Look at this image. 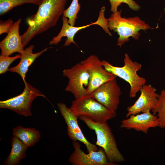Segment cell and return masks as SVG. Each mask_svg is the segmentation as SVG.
Segmentation results:
<instances>
[{"instance_id": "obj_16", "label": "cell", "mask_w": 165, "mask_h": 165, "mask_svg": "<svg viewBox=\"0 0 165 165\" xmlns=\"http://www.w3.org/2000/svg\"><path fill=\"white\" fill-rule=\"evenodd\" d=\"M52 47H46L41 51L35 53L33 52L34 46L31 45L26 48L20 54V61L16 66L9 68L8 71L16 73L21 77L24 83L26 74L29 67L34 62L36 59Z\"/></svg>"}, {"instance_id": "obj_2", "label": "cell", "mask_w": 165, "mask_h": 165, "mask_svg": "<svg viewBox=\"0 0 165 165\" xmlns=\"http://www.w3.org/2000/svg\"><path fill=\"white\" fill-rule=\"evenodd\" d=\"M121 10L113 13L108 19L109 29L116 32L119 36L117 45L120 47L132 37L139 38L141 30L145 31L151 28L150 26L138 16L126 18L121 16Z\"/></svg>"}, {"instance_id": "obj_13", "label": "cell", "mask_w": 165, "mask_h": 165, "mask_svg": "<svg viewBox=\"0 0 165 165\" xmlns=\"http://www.w3.org/2000/svg\"><path fill=\"white\" fill-rule=\"evenodd\" d=\"M140 91V96L134 104L127 108V118L132 115L151 111L158 101L159 94L152 85L145 84Z\"/></svg>"}, {"instance_id": "obj_4", "label": "cell", "mask_w": 165, "mask_h": 165, "mask_svg": "<svg viewBox=\"0 0 165 165\" xmlns=\"http://www.w3.org/2000/svg\"><path fill=\"white\" fill-rule=\"evenodd\" d=\"M70 108L79 118L84 116L98 123L107 122L116 116V112L107 108L89 94L73 101Z\"/></svg>"}, {"instance_id": "obj_3", "label": "cell", "mask_w": 165, "mask_h": 165, "mask_svg": "<svg viewBox=\"0 0 165 165\" xmlns=\"http://www.w3.org/2000/svg\"><path fill=\"white\" fill-rule=\"evenodd\" d=\"M88 127L94 130L97 137L96 145L104 150L109 161L112 163L123 162L124 156L119 151L115 137L107 122H95L84 116H80Z\"/></svg>"}, {"instance_id": "obj_10", "label": "cell", "mask_w": 165, "mask_h": 165, "mask_svg": "<svg viewBox=\"0 0 165 165\" xmlns=\"http://www.w3.org/2000/svg\"><path fill=\"white\" fill-rule=\"evenodd\" d=\"M121 94L116 78L103 84L89 95L107 108L116 112Z\"/></svg>"}, {"instance_id": "obj_21", "label": "cell", "mask_w": 165, "mask_h": 165, "mask_svg": "<svg viewBox=\"0 0 165 165\" xmlns=\"http://www.w3.org/2000/svg\"><path fill=\"white\" fill-rule=\"evenodd\" d=\"M79 0H72L69 6L65 9L63 16L68 19L69 24L72 26H74L76 19L78 18L77 15L80 9V5Z\"/></svg>"}, {"instance_id": "obj_11", "label": "cell", "mask_w": 165, "mask_h": 165, "mask_svg": "<svg viewBox=\"0 0 165 165\" xmlns=\"http://www.w3.org/2000/svg\"><path fill=\"white\" fill-rule=\"evenodd\" d=\"M57 106L66 123L67 134L69 138L73 141H79L84 144L88 152L97 151V147L85 137L78 123L79 117L72 113L70 108L62 102L58 103Z\"/></svg>"}, {"instance_id": "obj_7", "label": "cell", "mask_w": 165, "mask_h": 165, "mask_svg": "<svg viewBox=\"0 0 165 165\" xmlns=\"http://www.w3.org/2000/svg\"><path fill=\"white\" fill-rule=\"evenodd\" d=\"M63 75L69 79L65 90L72 93L75 99L87 95L89 75L85 67L80 62L70 68L64 69Z\"/></svg>"}, {"instance_id": "obj_5", "label": "cell", "mask_w": 165, "mask_h": 165, "mask_svg": "<svg viewBox=\"0 0 165 165\" xmlns=\"http://www.w3.org/2000/svg\"><path fill=\"white\" fill-rule=\"evenodd\" d=\"M124 63L123 66L120 67L114 66L105 60L102 61V65L106 71L129 84V96L133 98L136 97L137 93L145 84L146 80L137 74V72L141 69L142 65L137 62L133 61L127 53L125 54Z\"/></svg>"}, {"instance_id": "obj_8", "label": "cell", "mask_w": 165, "mask_h": 165, "mask_svg": "<svg viewBox=\"0 0 165 165\" xmlns=\"http://www.w3.org/2000/svg\"><path fill=\"white\" fill-rule=\"evenodd\" d=\"M86 68L89 75L87 94H89L104 83L117 76L108 72L102 65V61L95 55H91L80 62Z\"/></svg>"}, {"instance_id": "obj_24", "label": "cell", "mask_w": 165, "mask_h": 165, "mask_svg": "<svg viewBox=\"0 0 165 165\" xmlns=\"http://www.w3.org/2000/svg\"><path fill=\"white\" fill-rule=\"evenodd\" d=\"M13 23V21L11 18H9L5 21L0 20V35L4 33H8Z\"/></svg>"}, {"instance_id": "obj_15", "label": "cell", "mask_w": 165, "mask_h": 165, "mask_svg": "<svg viewBox=\"0 0 165 165\" xmlns=\"http://www.w3.org/2000/svg\"><path fill=\"white\" fill-rule=\"evenodd\" d=\"M21 19H19L14 23L6 36L0 42V55L9 56L16 52L20 54L24 50L19 28Z\"/></svg>"}, {"instance_id": "obj_6", "label": "cell", "mask_w": 165, "mask_h": 165, "mask_svg": "<svg viewBox=\"0 0 165 165\" xmlns=\"http://www.w3.org/2000/svg\"><path fill=\"white\" fill-rule=\"evenodd\" d=\"M24 84V91L21 94L8 99L0 101V108L10 110L25 116H31L32 114L31 106L34 100L39 96L47 98L40 91L28 82H26Z\"/></svg>"}, {"instance_id": "obj_1", "label": "cell", "mask_w": 165, "mask_h": 165, "mask_svg": "<svg viewBox=\"0 0 165 165\" xmlns=\"http://www.w3.org/2000/svg\"><path fill=\"white\" fill-rule=\"evenodd\" d=\"M68 0H40L36 13L26 20L28 27L21 37L24 46L35 36L55 26Z\"/></svg>"}, {"instance_id": "obj_19", "label": "cell", "mask_w": 165, "mask_h": 165, "mask_svg": "<svg viewBox=\"0 0 165 165\" xmlns=\"http://www.w3.org/2000/svg\"><path fill=\"white\" fill-rule=\"evenodd\" d=\"M152 111L157 117L159 127L165 129V89L161 91L158 101Z\"/></svg>"}, {"instance_id": "obj_14", "label": "cell", "mask_w": 165, "mask_h": 165, "mask_svg": "<svg viewBox=\"0 0 165 165\" xmlns=\"http://www.w3.org/2000/svg\"><path fill=\"white\" fill-rule=\"evenodd\" d=\"M120 127L126 129H133L142 132L145 134L149 129L159 126V123L156 115L148 111L141 114L130 115L121 122Z\"/></svg>"}, {"instance_id": "obj_17", "label": "cell", "mask_w": 165, "mask_h": 165, "mask_svg": "<svg viewBox=\"0 0 165 165\" xmlns=\"http://www.w3.org/2000/svg\"><path fill=\"white\" fill-rule=\"evenodd\" d=\"M13 134L28 147L33 146L38 142L41 137L38 130L33 128L24 127L21 125L13 128Z\"/></svg>"}, {"instance_id": "obj_18", "label": "cell", "mask_w": 165, "mask_h": 165, "mask_svg": "<svg viewBox=\"0 0 165 165\" xmlns=\"http://www.w3.org/2000/svg\"><path fill=\"white\" fill-rule=\"evenodd\" d=\"M28 148L19 139L13 136L12 138V148L10 152L3 164H19L21 160L25 158Z\"/></svg>"}, {"instance_id": "obj_20", "label": "cell", "mask_w": 165, "mask_h": 165, "mask_svg": "<svg viewBox=\"0 0 165 165\" xmlns=\"http://www.w3.org/2000/svg\"><path fill=\"white\" fill-rule=\"evenodd\" d=\"M40 0H0V16L6 13L13 8L26 4L38 6Z\"/></svg>"}, {"instance_id": "obj_12", "label": "cell", "mask_w": 165, "mask_h": 165, "mask_svg": "<svg viewBox=\"0 0 165 165\" xmlns=\"http://www.w3.org/2000/svg\"><path fill=\"white\" fill-rule=\"evenodd\" d=\"M74 151L69 158V162L73 165H117L108 160L103 149L99 147L97 151L86 153L81 149L78 141L72 143Z\"/></svg>"}, {"instance_id": "obj_9", "label": "cell", "mask_w": 165, "mask_h": 165, "mask_svg": "<svg viewBox=\"0 0 165 165\" xmlns=\"http://www.w3.org/2000/svg\"><path fill=\"white\" fill-rule=\"evenodd\" d=\"M105 7L103 6L100 12L99 16L97 20L94 23L89 24L80 27H76L70 25L68 22V19L63 16L62 17L63 24L61 29L57 36L53 37L50 41V45H57L61 40V38L64 37H66L64 46H67L73 43L77 45L74 40V38L75 34L81 30L91 25L97 24L101 27L106 33L109 35L112 34L109 31L108 27V19L105 16Z\"/></svg>"}, {"instance_id": "obj_23", "label": "cell", "mask_w": 165, "mask_h": 165, "mask_svg": "<svg viewBox=\"0 0 165 165\" xmlns=\"http://www.w3.org/2000/svg\"><path fill=\"white\" fill-rule=\"evenodd\" d=\"M20 54L13 57L0 55V74L6 73L8 71L10 64L16 60L20 58Z\"/></svg>"}, {"instance_id": "obj_22", "label": "cell", "mask_w": 165, "mask_h": 165, "mask_svg": "<svg viewBox=\"0 0 165 165\" xmlns=\"http://www.w3.org/2000/svg\"><path fill=\"white\" fill-rule=\"evenodd\" d=\"M111 8V11L113 13L118 11L119 6L122 3L127 4L129 7L133 10L138 11L140 9V6L133 0H109Z\"/></svg>"}]
</instances>
